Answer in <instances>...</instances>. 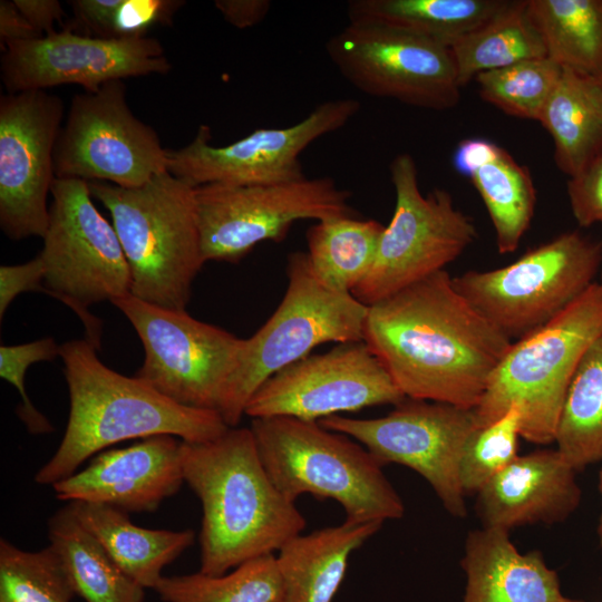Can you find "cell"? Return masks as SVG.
Masks as SVG:
<instances>
[{
	"label": "cell",
	"mask_w": 602,
	"mask_h": 602,
	"mask_svg": "<svg viewBox=\"0 0 602 602\" xmlns=\"http://www.w3.org/2000/svg\"><path fill=\"white\" fill-rule=\"evenodd\" d=\"M1 80L7 93L79 85L96 93L113 80L167 74L172 65L152 37L96 38L62 29L1 45Z\"/></svg>",
	"instance_id": "obj_19"
},
{
	"label": "cell",
	"mask_w": 602,
	"mask_h": 602,
	"mask_svg": "<svg viewBox=\"0 0 602 602\" xmlns=\"http://www.w3.org/2000/svg\"><path fill=\"white\" fill-rule=\"evenodd\" d=\"M69 392L61 443L35 482L54 485L89 457L117 443L172 435L185 441L214 439L230 427L216 410L192 408L165 397L137 377L108 368L86 339L60 344Z\"/></svg>",
	"instance_id": "obj_3"
},
{
	"label": "cell",
	"mask_w": 602,
	"mask_h": 602,
	"mask_svg": "<svg viewBox=\"0 0 602 602\" xmlns=\"http://www.w3.org/2000/svg\"><path fill=\"white\" fill-rule=\"evenodd\" d=\"M469 178L487 208L498 252H514L535 211L536 191L528 169L503 149L494 162Z\"/></svg>",
	"instance_id": "obj_33"
},
{
	"label": "cell",
	"mask_w": 602,
	"mask_h": 602,
	"mask_svg": "<svg viewBox=\"0 0 602 602\" xmlns=\"http://www.w3.org/2000/svg\"><path fill=\"white\" fill-rule=\"evenodd\" d=\"M67 505L113 561L144 589H154L162 570L195 541L192 530L145 528L113 506L88 502Z\"/></svg>",
	"instance_id": "obj_24"
},
{
	"label": "cell",
	"mask_w": 602,
	"mask_h": 602,
	"mask_svg": "<svg viewBox=\"0 0 602 602\" xmlns=\"http://www.w3.org/2000/svg\"><path fill=\"white\" fill-rule=\"evenodd\" d=\"M49 225L39 252L43 292L68 305L86 328V340L100 348L101 321L89 307L130 294L127 260L113 224L96 208L89 184L55 178Z\"/></svg>",
	"instance_id": "obj_9"
},
{
	"label": "cell",
	"mask_w": 602,
	"mask_h": 602,
	"mask_svg": "<svg viewBox=\"0 0 602 602\" xmlns=\"http://www.w3.org/2000/svg\"><path fill=\"white\" fill-rule=\"evenodd\" d=\"M572 214L582 227L602 224V152L567 182Z\"/></svg>",
	"instance_id": "obj_39"
},
{
	"label": "cell",
	"mask_w": 602,
	"mask_h": 602,
	"mask_svg": "<svg viewBox=\"0 0 602 602\" xmlns=\"http://www.w3.org/2000/svg\"><path fill=\"white\" fill-rule=\"evenodd\" d=\"M460 87L482 72L546 57L527 0H509L486 23L450 47Z\"/></svg>",
	"instance_id": "obj_28"
},
{
	"label": "cell",
	"mask_w": 602,
	"mask_h": 602,
	"mask_svg": "<svg viewBox=\"0 0 602 602\" xmlns=\"http://www.w3.org/2000/svg\"><path fill=\"white\" fill-rule=\"evenodd\" d=\"M601 284H602V282H601Z\"/></svg>",
	"instance_id": "obj_48"
},
{
	"label": "cell",
	"mask_w": 602,
	"mask_h": 602,
	"mask_svg": "<svg viewBox=\"0 0 602 602\" xmlns=\"http://www.w3.org/2000/svg\"><path fill=\"white\" fill-rule=\"evenodd\" d=\"M153 590L164 602H282L283 599L274 554L249 560L217 576L200 571L162 576Z\"/></svg>",
	"instance_id": "obj_32"
},
{
	"label": "cell",
	"mask_w": 602,
	"mask_h": 602,
	"mask_svg": "<svg viewBox=\"0 0 602 602\" xmlns=\"http://www.w3.org/2000/svg\"><path fill=\"white\" fill-rule=\"evenodd\" d=\"M363 342L406 398L472 409L513 343L466 302L446 270L368 307Z\"/></svg>",
	"instance_id": "obj_1"
},
{
	"label": "cell",
	"mask_w": 602,
	"mask_h": 602,
	"mask_svg": "<svg viewBox=\"0 0 602 602\" xmlns=\"http://www.w3.org/2000/svg\"><path fill=\"white\" fill-rule=\"evenodd\" d=\"M600 493H601V496H602V470H601V474H600Z\"/></svg>",
	"instance_id": "obj_47"
},
{
	"label": "cell",
	"mask_w": 602,
	"mask_h": 602,
	"mask_svg": "<svg viewBox=\"0 0 602 602\" xmlns=\"http://www.w3.org/2000/svg\"><path fill=\"white\" fill-rule=\"evenodd\" d=\"M45 266L39 255L14 265L0 266V318L10 303L23 292H43Z\"/></svg>",
	"instance_id": "obj_41"
},
{
	"label": "cell",
	"mask_w": 602,
	"mask_h": 602,
	"mask_svg": "<svg viewBox=\"0 0 602 602\" xmlns=\"http://www.w3.org/2000/svg\"><path fill=\"white\" fill-rule=\"evenodd\" d=\"M56 178L138 187L167 171V148L134 116L123 80L72 97L55 147Z\"/></svg>",
	"instance_id": "obj_14"
},
{
	"label": "cell",
	"mask_w": 602,
	"mask_h": 602,
	"mask_svg": "<svg viewBox=\"0 0 602 602\" xmlns=\"http://www.w3.org/2000/svg\"><path fill=\"white\" fill-rule=\"evenodd\" d=\"M353 98L319 104L299 123L281 128H258L225 146L211 144V128L201 125L194 139L167 149V171L197 187L270 185L305 177L302 152L320 137L333 133L359 111Z\"/></svg>",
	"instance_id": "obj_16"
},
{
	"label": "cell",
	"mask_w": 602,
	"mask_h": 602,
	"mask_svg": "<svg viewBox=\"0 0 602 602\" xmlns=\"http://www.w3.org/2000/svg\"><path fill=\"white\" fill-rule=\"evenodd\" d=\"M184 482L202 504L200 572L223 575L278 552L307 522L269 477L251 428L181 443Z\"/></svg>",
	"instance_id": "obj_2"
},
{
	"label": "cell",
	"mask_w": 602,
	"mask_h": 602,
	"mask_svg": "<svg viewBox=\"0 0 602 602\" xmlns=\"http://www.w3.org/2000/svg\"><path fill=\"white\" fill-rule=\"evenodd\" d=\"M59 356L60 344L51 337L22 344L0 347V377L19 391L21 404L17 408V415L32 435L49 434L54 430V426L29 399L25 386L26 372L31 365L52 361Z\"/></svg>",
	"instance_id": "obj_37"
},
{
	"label": "cell",
	"mask_w": 602,
	"mask_h": 602,
	"mask_svg": "<svg viewBox=\"0 0 602 602\" xmlns=\"http://www.w3.org/2000/svg\"><path fill=\"white\" fill-rule=\"evenodd\" d=\"M262 464L289 501L303 494L338 502L356 523L398 520L405 505L371 453L318 421L274 416L250 426Z\"/></svg>",
	"instance_id": "obj_5"
},
{
	"label": "cell",
	"mask_w": 602,
	"mask_h": 602,
	"mask_svg": "<svg viewBox=\"0 0 602 602\" xmlns=\"http://www.w3.org/2000/svg\"><path fill=\"white\" fill-rule=\"evenodd\" d=\"M48 537L76 594L86 602H144V588L126 574L66 505L48 521Z\"/></svg>",
	"instance_id": "obj_27"
},
{
	"label": "cell",
	"mask_w": 602,
	"mask_h": 602,
	"mask_svg": "<svg viewBox=\"0 0 602 602\" xmlns=\"http://www.w3.org/2000/svg\"><path fill=\"white\" fill-rule=\"evenodd\" d=\"M596 534H598L599 543L602 546V513L598 522Z\"/></svg>",
	"instance_id": "obj_46"
},
{
	"label": "cell",
	"mask_w": 602,
	"mask_h": 602,
	"mask_svg": "<svg viewBox=\"0 0 602 602\" xmlns=\"http://www.w3.org/2000/svg\"><path fill=\"white\" fill-rule=\"evenodd\" d=\"M111 303L132 323L144 348V361L134 376L179 405L217 411L245 339L200 321L186 310L159 307L132 294Z\"/></svg>",
	"instance_id": "obj_11"
},
{
	"label": "cell",
	"mask_w": 602,
	"mask_h": 602,
	"mask_svg": "<svg viewBox=\"0 0 602 602\" xmlns=\"http://www.w3.org/2000/svg\"><path fill=\"white\" fill-rule=\"evenodd\" d=\"M351 192L330 177L254 186L195 187L204 260L236 263L263 241H281L301 220L353 215Z\"/></svg>",
	"instance_id": "obj_12"
},
{
	"label": "cell",
	"mask_w": 602,
	"mask_h": 602,
	"mask_svg": "<svg viewBox=\"0 0 602 602\" xmlns=\"http://www.w3.org/2000/svg\"><path fill=\"white\" fill-rule=\"evenodd\" d=\"M42 35L27 20L14 1H0V40L1 45L12 40H29Z\"/></svg>",
	"instance_id": "obj_45"
},
{
	"label": "cell",
	"mask_w": 602,
	"mask_h": 602,
	"mask_svg": "<svg viewBox=\"0 0 602 602\" xmlns=\"http://www.w3.org/2000/svg\"><path fill=\"white\" fill-rule=\"evenodd\" d=\"M69 3L72 18L62 29L88 37L110 38L113 19L122 0H72Z\"/></svg>",
	"instance_id": "obj_40"
},
{
	"label": "cell",
	"mask_w": 602,
	"mask_h": 602,
	"mask_svg": "<svg viewBox=\"0 0 602 602\" xmlns=\"http://www.w3.org/2000/svg\"><path fill=\"white\" fill-rule=\"evenodd\" d=\"M184 4L182 0H122L113 19L110 38L147 37L156 26H171Z\"/></svg>",
	"instance_id": "obj_38"
},
{
	"label": "cell",
	"mask_w": 602,
	"mask_h": 602,
	"mask_svg": "<svg viewBox=\"0 0 602 602\" xmlns=\"http://www.w3.org/2000/svg\"><path fill=\"white\" fill-rule=\"evenodd\" d=\"M71 576L51 545L25 551L0 540V602H70Z\"/></svg>",
	"instance_id": "obj_34"
},
{
	"label": "cell",
	"mask_w": 602,
	"mask_h": 602,
	"mask_svg": "<svg viewBox=\"0 0 602 602\" xmlns=\"http://www.w3.org/2000/svg\"><path fill=\"white\" fill-rule=\"evenodd\" d=\"M460 565L466 574L462 602H584L564 595L543 554L520 552L505 530L469 532Z\"/></svg>",
	"instance_id": "obj_22"
},
{
	"label": "cell",
	"mask_w": 602,
	"mask_h": 602,
	"mask_svg": "<svg viewBox=\"0 0 602 602\" xmlns=\"http://www.w3.org/2000/svg\"><path fill=\"white\" fill-rule=\"evenodd\" d=\"M385 226L344 215L318 221L307 232L308 256L329 288L351 293L370 271Z\"/></svg>",
	"instance_id": "obj_30"
},
{
	"label": "cell",
	"mask_w": 602,
	"mask_h": 602,
	"mask_svg": "<svg viewBox=\"0 0 602 602\" xmlns=\"http://www.w3.org/2000/svg\"><path fill=\"white\" fill-rule=\"evenodd\" d=\"M576 473L556 448L518 455L477 493L483 527L509 532L524 525L564 522L581 503Z\"/></svg>",
	"instance_id": "obj_21"
},
{
	"label": "cell",
	"mask_w": 602,
	"mask_h": 602,
	"mask_svg": "<svg viewBox=\"0 0 602 602\" xmlns=\"http://www.w3.org/2000/svg\"><path fill=\"white\" fill-rule=\"evenodd\" d=\"M509 0H350V22L404 30L450 48L499 12Z\"/></svg>",
	"instance_id": "obj_26"
},
{
	"label": "cell",
	"mask_w": 602,
	"mask_h": 602,
	"mask_svg": "<svg viewBox=\"0 0 602 602\" xmlns=\"http://www.w3.org/2000/svg\"><path fill=\"white\" fill-rule=\"evenodd\" d=\"M389 171L396 194L394 214L370 271L351 292L368 307L445 270L477 236L473 219L455 206L446 190L423 195L410 154L396 155Z\"/></svg>",
	"instance_id": "obj_10"
},
{
	"label": "cell",
	"mask_w": 602,
	"mask_h": 602,
	"mask_svg": "<svg viewBox=\"0 0 602 602\" xmlns=\"http://www.w3.org/2000/svg\"><path fill=\"white\" fill-rule=\"evenodd\" d=\"M554 443L576 472L602 460V334L592 342L575 370Z\"/></svg>",
	"instance_id": "obj_31"
},
{
	"label": "cell",
	"mask_w": 602,
	"mask_h": 602,
	"mask_svg": "<svg viewBox=\"0 0 602 602\" xmlns=\"http://www.w3.org/2000/svg\"><path fill=\"white\" fill-rule=\"evenodd\" d=\"M110 213L128 263L130 294L159 307L185 310L204 263L195 187L168 171L138 187L88 182Z\"/></svg>",
	"instance_id": "obj_4"
},
{
	"label": "cell",
	"mask_w": 602,
	"mask_h": 602,
	"mask_svg": "<svg viewBox=\"0 0 602 602\" xmlns=\"http://www.w3.org/2000/svg\"><path fill=\"white\" fill-rule=\"evenodd\" d=\"M521 423V409L512 406L497 420L473 431L459 462V482L465 495L477 494L517 458Z\"/></svg>",
	"instance_id": "obj_36"
},
{
	"label": "cell",
	"mask_w": 602,
	"mask_h": 602,
	"mask_svg": "<svg viewBox=\"0 0 602 602\" xmlns=\"http://www.w3.org/2000/svg\"><path fill=\"white\" fill-rule=\"evenodd\" d=\"M288 287L269 320L245 339L236 369L217 412L237 427L255 391L274 373L309 356L326 342L363 341L368 305L351 293L324 284L307 252H293L287 263Z\"/></svg>",
	"instance_id": "obj_7"
},
{
	"label": "cell",
	"mask_w": 602,
	"mask_h": 602,
	"mask_svg": "<svg viewBox=\"0 0 602 602\" xmlns=\"http://www.w3.org/2000/svg\"><path fill=\"white\" fill-rule=\"evenodd\" d=\"M562 74V67L547 57L528 59L477 75L479 96L503 113L540 120Z\"/></svg>",
	"instance_id": "obj_35"
},
{
	"label": "cell",
	"mask_w": 602,
	"mask_h": 602,
	"mask_svg": "<svg viewBox=\"0 0 602 602\" xmlns=\"http://www.w3.org/2000/svg\"><path fill=\"white\" fill-rule=\"evenodd\" d=\"M601 334L602 284L594 282L548 323L512 343L474 408L478 426L517 406L521 436L540 445L554 443L575 370Z\"/></svg>",
	"instance_id": "obj_6"
},
{
	"label": "cell",
	"mask_w": 602,
	"mask_h": 602,
	"mask_svg": "<svg viewBox=\"0 0 602 602\" xmlns=\"http://www.w3.org/2000/svg\"><path fill=\"white\" fill-rule=\"evenodd\" d=\"M27 20L42 35L55 32V22L64 26L66 16L61 3L57 0H13Z\"/></svg>",
	"instance_id": "obj_44"
},
{
	"label": "cell",
	"mask_w": 602,
	"mask_h": 602,
	"mask_svg": "<svg viewBox=\"0 0 602 602\" xmlns=\"http://www.w3.org/2000/svg\"><path fill=\"white\" fill-rule=\"evenodd\" d=\"M538 122L553 138L559 169L577 174L602 152V77L562 67Z\"/></svg>",
	"instance_id": "obj_25"
},
{
	"label": "cell",
	"mask_w": 602,
	"mask_h": 602,
	"mask_svg": "<svg viewBox=\"0 0 602 602\" xmlns=\"http://www.w3.org/2000/svg\"><path fill=\"white\" fill-rule=\"evenodd\" d=\"M406 397L363 341L309 355L271 376L251 397L244 415L307 421L394 405Z\"/></svg>",
	"instance_id": "obj_17"
},
{
	"label": "cell",
	"mask_w": 602,
	"mask_h": 602,
	"mask_svg": "<svg viewBox=\"0 0 602 602\" xmlns=\"http://www.w3.org/2000/svg\"><path fill=\"white\" fill-rule=\"evenodd\" d=\"M382 524L344 520L339 525L290 538L275 555L282 602H332L344 580L350 555Z\"/></svg>",
	"instance_id": "obj_23"
},
{
	"label": "cell",
	"mask_w": 602,
	"mask_h": 602,
	"mask_svg": "<svg viewBox=\"0 0 602 602\" xmlns=\"http://www.w3.org/2000/svg\"><path fill=\"white\" fill-rule=\"evenodd\" d=\"M181 443L157 435L124 448L103 450L80 472L52 485L60 501L104 504L128 512H154L184 482Z\"/></svg>",
	"instance_id": "obj_20"
},
{
	"label": "cell",
	"mask_w": 602,
	"mask_h": 602,
	"mask_svg": "<svg viewBox=\"0 0 602 602\" xmlns=\"http://www.w3.org/2000/svg\"><path fill=\"white\" fill-rule=\"evenodd\" d=\"M341 76L366 95L445 110L460 98L450 48L372 22H350L326 42Z\"/></svg>",
	"instance_id": "obj_15"
},
{
	"label": "cell",
	"mask_w": 602,
	"mask_h": 602,
	"mask_svg": "<svg viewBox=\"0 0 602 602\" xmlns=\"http://www.w3.org/2000/svg\"><path fill=\"white\" fill-rule=\"evenodd\" d=\"M215 8L225 21L235 28L244 29L260 23L269 13V0H216Z\"/></svg>",
	"instance_id": "obj_43"
},
{
	"label": "cell",
	"mask_w": 602,
	"mask_h": 602,
	"mask_svg": "<svg viewBox=\"0 0 602 602\" xmlns=\"http://www.w3.org/2000/svg\"><path fill=\"white\" fill-rule=\"evenodd\" d=\"M503 149L484 138H467L458 144L453 165L460 175L470 177L476 171L494 162Z\"/></svg>",
	"instance_id": "obj_42"
},
{
	"label": "cell",
	"mask_w": 602,
	"mask_h": 602,
	"mask_svg": "<svg viewBox=\"0 0 602 602\" xmlns=\"http://www.w3.org/2000/svg\"><path fill=\"white\" fill-rule=\"evenodd\" d=\"M546 57L602 77V0H527Z\"/></svg>",
	"instance_id": "obj_29"
},
{
	"label": "cell",
	"mask_w": 602,
	"mask_h": 602,
	"mask_svg": "<svg viewBox=\"0 0 602 602\" xmlns=\"http://www.w3.org/2000/svg\"><path fill=\"white\" fill-rule=\"evenodd\" d=\"M62 117L61 98L47 90L0 97V226L11 240L46 235Z\"/></svg>",
	"instance_id": "obj_18"
},
{
	"label": "cell",
	"mask_w": 602,
	"mask_h": 602,
	"mask_svg": "<svg viewBox=\"0 0 602 602\" xmlns=\"http://www.w3.org/2000/svg\"><path fill=\"white\" fill-rule=\"evenodd\" d=\"M601 262V242L567 232L503 268L457 275L453 284L513 342L548 323L584 293L594 283Z\"/></svg>",
	"instance_id": "obj_8"
},
{
	"label": "cell",
	"mask_w": 602,
	"mask_h": 602,
	"mask_svg": "<svg viewBox=\"0 0 602 602\" xmlns=\"http://www.w3.org/2000/svg\"><path fill=\"white\" fill-rule=\"evenodd\" d=\"M318 423L363 445L381 466L399 464L414 469L452 516L466 517L459 462L467 439L479 427L474 409L405 398L382 417L334 415Z\"/></svg>",
	"instance_id": "obj_13"
}]
</instances>
